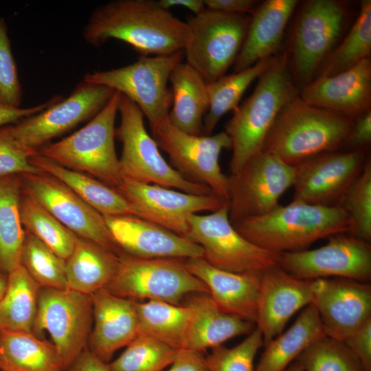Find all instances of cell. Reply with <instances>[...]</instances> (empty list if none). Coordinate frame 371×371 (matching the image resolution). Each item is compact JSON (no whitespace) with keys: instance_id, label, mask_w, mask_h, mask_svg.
<instances>
[{"instance_id":"d6a6232c","label":"cell","mask_w":371,"mask_h":371,"mask_svg":"<svg viewBox=\"0 0 371 371\" xmlns=\"http://www.w3.org/2000/svg\"><path fill=\"white\" fill-rule=\"evenodd\" d=\"M41 289L21 265L8 274L0 300V333H32Z\"/></svg>"},{"instance_id":"9f6ffc18","label":"cell","mask_w":371,"mask_h":371,"mask_svg":"<svg viewBox=\"0 0 371 371\" xmlns=\"http://www.w3.org/2000/svg\"><path fill=\"white\" fill-rule=\"evenodd\" d=\"M0 371H3V370H0Z\"/></svg>"},{"instance_id":"6da1fadb","label":"cell","mask_w":371,"mask_h":371,"mask_svg":"<svg viewBox=\"0 0 371 371\" xmlns=\"http://www.w3.org/2000/svg\"><path fill=\"white\" fill-rule=\"evenodd\" d=\"M82 36L95 47L117 39L141 56H164L183 50L191 31L158 1L113 0L93 10Z\"/></svg>"},{"instance_id":"f907efd6","label":"cell","mask_w":371,"mask_h":371,"mask_svg":"<svg viewBox=\"0 0 371 371\" xmlns=\"http://www.w3.org/2000/svg\"><path fill=\"white\" fill-rule=\"evenodd\" d=\"M206 8L227 13H252L259 4L256 0H203Z\"/></svg>"},{"instance_id":"f546056e","label":"cell","mask_w":371,"mask_h":371,"mask_svg":"<svg viewBox=\"0 0 371 371\" xmlns=\"http://www.w3.org/2000/svg\"><path fill=\"white\" fill-rule=\"evenodd\" d=\"M30 161L41 172L62 181L103 216H135L128 200L102 181L62 166L40 153L30 157Z\"/></svg>"},{"instance_id":"db71d44e","label":"cell","mask_w":371,"mask_h":371,"mask_svg":"<svg viewBox=\"0 0 371 371\" xmlns=\"http://www.w3.org/2000/svg\"><path fill=\"white\" fill-rule=\"evenodd\" d=\"M8 286V275L0 272V300L4 295Z\"/></svg>"},{"instance_id":"52a82bcc","label":"cell","mask_w":371,"mask_h":371,"mask_svg":"<svg viewBox=\"0 0 371 371\" xmlns=\"http://www.w3.org/2000/svg\"><path fill=\"white\" fill-rule=\"evenodd\" d=\"M117 271L104 288L121 297L146 299L179 305L195 293L210 294L206 285L180 258H141L119 254Z\"/></svg>"},{"instance_id":"d6986e66","label":"cell","mask_w":371,"mask_h":371,"mask_svg":"<svg viewBox=\"0 0 371 371\" xmlns=\"http://www.w3.org/2000/svg\"><path fill=\"white\" fill-rule=\"evenodd\" d=\"M117 190L131 203L135 216L183 237L188 234L190 215L214 212L227 202L214 194H189L128 179H123Z\"/></svg>"},{"instance_id":"74e56055","label":"cell","mask_w":371,"mask_h":371,"mask_svg":"<svg viewBox=\"0 0 371 371\" xmlns=\"http://www.w3.org/2000/svg\"><path fill=\"white\" fill-rule=\"evenodd\" d=\"M371 54V1L360 3L358 17L339 46L330 54L321 76H330L344 71Z\"/></svg>"},{"instance_id":"ab89813d","label":"cell","mask_w":371,"mask_h":371,"mask_svg":"<svg viewBox=\"0 0 371 371\" xmlns=\"http://www.w3.org/2000/svg\"><path fill=\"white\" fill-rule=\"evenodd\" d=\"M126 347L108 363L111 371H164L172 363L179 350L142 335H137Z\"/></svg>"},{"instance_id":"f1b7e54d","label":"cell","mask_w":371,"mask_h":371,"mask_svg":"<svg viewBox=\"0 0 371 371\" xmlns=\"http://www.w3.org/2000/svg\"><path fill=\"white\" fill-rule=\"evenodd\" d=\"M169 82L172 85V106L168 120L186 133L202 135L203 119L209 108L206 82L186 62L175 67Z\"/></svg>"},{"instance_id":"4dcf8cb0","label":"cell","mask_w":371,"mask_h":371,"mask_svg":"<svg viewBox=\"0 0 371 371\" xmlns=\"http://www.w3.org/2000/svg\"><path fill=\"white\" fill-rule=\"evenodd\" d=\"M324 336L318 313L310 304L286 331L265 346L254 371H284L306 348Z\"/></svg>"},{"instance_id":"5bb4252c","label":"cell","mask_w":371,"mask_h":371,"mask_svg":"<svg viewBox=\"0 0 371 371\" xmlns=\"http://www.w3.org/2000/svg\"><path fill=\"white\" fill-rule=\"evenodd\" d=\"M114 93L108 87L82 80L67 98L11 124L12 135L21 146L39 153L52 139L93 118Z\"/></svg>"},{"instance_id":"ac0fdd59","label":"cell","mask_w":371,"mask_h":371,"mask_svg":"<svg viewBox=\"0 0 371 371\" xmlns=\"http://www.w3.org/2000/svg\"><path fill=\"white\" fill-rule=\"evenodd\" d=\"M22 190L77 236L120 254L102 214L56 177L44 172L20 175Z\"/></svg>"},{"instance_id":"8992f818","label":"cell","mask_w":371,"mask_h":371,"mask_svg":"<svg viewBox=\"0 0 371 371\" xmlns=\"http://www.w3.org/2000/svg\"><path fill=\"white\" fill-rule=\"evenodd\" d=\"M118 112L121 120L115 136L122 144L119 161L123 179L174 188L196 195L214 194L207 186L188 181L168 164L146 130L142 112L122 94Z\"/></svg>"},{"instance_id":"9c48e42d","label":"cell","mask_w":371,"mask_h":371,"mask_svg":"<svg viewBox=\"0 0 371 371\" xmlns=\"http://www.w3.org/2000/svg\"><path fill=\"white\" fill-rule=\"evenodd\" d=\"M186 238L203 250V258L218 269L237 273H262L278 265L280 254L244 238L229 218L228 201L207 214H192Z\"/></svg>"},{"instance_id":"c3c4849f","label":"cell","mask_w":371,"mask_h":371,"mask_svg":"<svg viewBox=\"0 0 371 371\" xmlns=\"http://www.w3.org/2000/svg\"><path fill=\"white\" fill-rule=\"evenodd\" d=\"M166 371H210L205 357L202 352L179 349Z\"/></svg>"},{"instance_id":"d4e9b609","label":"cell","mask_w":371,"mask_h":371,"mask_svg":"<svg viewBox=\"0 0 371 371\" xmlns=\"http://www.w3.org/2000/svg\"><path fill=\"white\" fill-rule=\"evenodd\" d=\"M184 263L206 285L221 310L255 324L262 272L233 273L213 267L202 257L185 259Z\"/></svg>"},{"instance_id":"11a10c76","label":"cell","mask_w":371,"mask_h":371,"mask_svg":"<svg viewBox=\"0 0 371 371\" xmlns=\"http://www.w3.org/2000/svg\"><path fill=\"white\" fill-rule=\"evenodd\" d=\"M284 371H304L302 366L296 361L291 363Z\"/></svg>"},{"instance_id":"f35d334b","label":"cell","mask_w":371,"mask_h":371,"mask_svg":"<svg viewBox=\"0 0 371 371\" xmlns=\"http://www.w3.org/2000/svg\"><path fill=\"white\" fill-rule=\"evenodd\" d=\"M20 262L41 288L67 289L65 261L25 229Z\"/></svg>"},{"instance_id":"9a60e30c","label":"cell","mask_w":371,"mask_h":371,"mask_svg":"<svg viewBox=\"0 0 371 371\" xmlns=\"http://www.w3.org/2000/svg\"><path fill=\"white\" fill-rule=\"evenodd\" d=\"M346 12L335 0H309L300 10L291 41L293 78L308 84L317 68L338 40L343 30Z\"/></svg>"},{"instance_id":"277c9868","label":"cell","mask_w":371,"mask_h":371,"mask_svg":"<svg viewBox=\"0 0 371 371\" xmlns=\"http://www.w3.org/2000/svg\"><path fill=\"white\" fill-rule=\"evenodd\" d=\"M299 95L286 54L258 78L251 95L234 111L225 132L232 141L231 174L263 150L267 136L282 107Z\"/></svg>"},{"instance_id":"4316f807","label":"cell","mask_w":371,"mask_h":371,"mask_svg":"<svg viewBox=\"0 0 371 371\" xmlns=\"http://www.w3.org/2000/svg\"><path fill=\"white\" fill-rule=\"evenodd\" d=\"M297 3L296 0H267L257 5L251 13L244 43L234 63L235 72L275 56Z\"/></svg>"},{"instance_id":"1f68e13d","label":"cell","mask_w":371,"mask_h":371,"mask_svg":"<svg viewBox=\"0 0 371 371\" xmlns=\"http://www.w3.org/2000/svg\"><path fill=\"white\" fill-rule=\"evenodd\" d=\"M0 370L65 371L53 344L32 333H0Z\"/></svg>"},{"instance_id":"e0dca14e","label":"cell","mask_w":371,"mask_h":371,"mask_svg":"<svg viewBox=\"0 0 371 371\" xmlns=\"http://www.w3.org/2000/svg\"><path fill=\"white\" fill-rule=\"evenodd\" d=\"M367 156L362 150L330 151L309 157L295 167L293 201L325 207L340 206L362 172Z\"/></svg>"},{"instance_id":"f5cc1de1","label":"cell","mask_w":371,"mask_h":371,"mask_svg":"<svg viewBox=\"0 0 371 371\" xmlns=\"http://www.w3.org/2000/svg\"><path fill=\"white\" fill-rule=\"evenodd\" d=\"M159 5L169 10L174 6H182L192 11L196 15L205 10L203 0H159Z\"/></svg>"},{"instance_id":"681fc988","label":"cell","mask_w":371,"mask_h":371,"mask_svg":"<svg viewBox=\"0 0 371 371\" xmlns=\"http://www.w3.org/2000/svg\"><path fill=\"white\" fill-rule=\"evenodd\" d=\"M62 98L60 95L51 98L47 102L27 108H10L0 106V127L36 114Z\"/></svg>"},{"instance_id":"7c38bea8","label":"cell","mask_w":371,"mask_h":371,"mask_svg":"<svg viewBox=\"0 0 371 371\" xmlns=\"http://www.w3.org/2000/svg\"><path fill=\"white\" fill-rule=\"evenodd\" d=\"M93 324L91 295L70 289L41 288L32 333L49 335L65 371L87 348Z\"/></svg>"},{"instance_id":"ee69618b","label":"cell","mask_w":371,"mask_h":371,"mask_svg":"<svg viewBox=\"0 0 371 371\" xmlns=\"http://www.w3.org/2000/svg\"><path fill=\"white\" fill-rule=\"evenodd\" d=\"M22 88L5 20L0 16V106L21 108Z\"/></svg>"},{"instance_id":"816d5d0a","label":"cell","mask_w":371,"mask_h":371,"mask_svg":"<svg viewBox=\"0 0 371 371\" xmlns=\"http://www.w3.org/2000/svg\"><path fill=\"white\" fill-rule=\"evenodd\" d=\"M65 371H111L107 363L86 348Z\"/></svg>"},{"instance_id":"ffe728a7","label":"cell","mask_w":371,"mask_h":371,"mask_svg":"<svg viewBox=\"0 0 371 371\" xmlns=\"http://www.w3.org/2000/svg\"><path fill=\"white\" fill-rule=\"evenodd\" d=\"M313 301L324 335L344 341L371 319V286L342 278L313 280Z\"/></svg>"},{"instance_id":"3957f363","label":"cell","mask_w":371,"mask_h":371,"mask_svg":"<svg viewBox=\"0 0 371 371\" xmlns=\"http://www.w3.org/2000/svg\"><path fill=\"white\" fill-rule=\"evenodd\" d=\"M353 122L350 117L311 105L297 95L280 111L263 150L294 166L313 156L337 150Z\"/></svg>"},{"instance_id":"b9f144b4","label":"cell","mask_w":371,"mask_h":371,"mask_svg":"<svg viewBox=\"0 0 371 371\" xmlns=\"http://www.w3.org/2000/svg\"><path fill=\"white\" fill-rule=\"evenodd\" d=\"M340 207L352 221L348 233L371 241V159L367 157L363 170L344 196Z\"/></svg>"},{"instance_id":"60d3db41","label":"cell","mask_w":371,"mask_h":371,"mask_svg":"<svg viewBox=\"0 0 371 371\" xmlns=\"http://www.w3.org/2000/svg\"><path fill=\"white\" fill-rule=\"evenodd\" d=\"M304 371H364L357 356L341 341L324 336L295 360Z\"/></svg>"},{"instance_id":"83f0119b","label":"cell","mask_w":371,"mask_h":371,"mask_svg":"<svg viewBox=\"0 0 371 371\" xmlns=\"http://www.w3.org/2000/svg\"><path fill=\"white\" fill-rule=\"evenodd\" d=\"M119 262V254L78 236L71 255L65 262L67 289L91 295L110 283Z\"/></svg>"},{"instance_id":"7bdbcfd3","label":"cell","mask_w":371,"mask_h":371,"mask_svg":"<svg viewBox=\"0 0 371 371\" xmlns=\"http://www.w3.org/2000/svg\"><path fill=\"white\" fill-rule=\"evenodd\" d=\"M263 346L262 334L256 328L242 342L232 348L222 344L212 348L205 357L209 370L254 371L255 357Z\"/></svg>"},{"instance_id":"8fae6325","label":"cell","mask_w":371,"mask_h":371,"mask_svg":"<svg viewBox=\"0 0 371 371\" xmlns=\"http://www.w3.org/2000/svg\"><path fill=\"white\" fill-rule=\"evenodd\" d=\"M250 16L205 8L189 18L191 38L183 49L186 63L207 84L225 74L244 43Z\"/></svg>"},{"instance_id":"836d02e7","label":"cell","mask_w":371,"mask_h":371,"mask_svg":"<svg viewBox=\"0 0 371 371\" xmlns=\"http://www.w3.org/2000/svg\"><path fill=\"white\" fill-rule=\"evenodd\" d=\"M21 194L20 175L0 178V272L6 275L21 265L25 239L19 213Z\"/></svg>"},{"instance_id":"4fadbf2b","label":"cell","mask_w":371,"mask_h":371,"mask_svg":"<svg viewBox=\"0 0 371 371\" xmlns=\"http://www.w3.org/2000/svg\"><path fill=\"white\" fill-rule=\"evenodd\" d=\"M229 178V218L232 225L264 215L293 186L295 167L262 150Z\"/></svg>"},{"instance_id":"44dd1931","label":"cell","mask_w":371,"mask_h":371,"mask_svg":"<svg viewBox=\"0 0 371 371\" xmlns=\"http://www.w3.org/2000/svg\"><path fill=\"white\" fill-rule=\"evenodd\" d=\"M119 251L141 258L187 259L203 256L201 246L135 216H103Z\"/></svg>"},{"instance_id":"e575fe53","label":"cell","mask_w":371,"mask_h":371,"mask_svg":"<svg viewBox=\"0 0 371 371\" xmlns=\"http://www.w3.org/2000/svg\"><path fill=\"white\" fill-rule=\"evenodd\" d=\"M277 58L273 56L262 59L246 69L225 74L207 84L209 108L203 119L202 135H210L225 114L237 109L247 89L275 63Z\"/></svg>"},{"instance_id":"bcb514c9","label":"cell","mask_w":371,"mask_h":371,"mask_svg":"<svg viewBox=\"0 0 371 371\" xmlns=\"http://www.w3.org/2000/svg\"><path fill=\"white\" fill-rule=\"evenodd\" d=\"M360 360L364 371H371V319L344 341Z\"/></svg>"},{"instance_id":"30bf717a","label":"cell","mask_w":371,"mask_h":371,"mask_svg":"<svg viewBox=\"0 0 371 371\" xmlns=\"http://www.w3.org/2000/svg\"><path fill=\"white\" fill-rule=\"evenodd\" d=\"M158 147L168 154L173 168L186 179L207 186L225 200L229 197V178L219 165L223 149H232L225 131L210 135L186 133L175 127L168 117L150 126Z\"/></svg>"},{"instance_id":"7402d4cb","label":"cell","mask_w":371,"mask_h":371,"mask_svg":"<svg viewBox=\"0 0 371 371\" xmlns=\"http://www.w3.org/2000/svg\"><path fill=\"white\" fill-rule=\"evenodd\" d=\"M313 297V280L296 278L278 265L262 273L255 324L264 346L282 333L295 313L312 303Z\"/></svg>"},{"instance_id":"7dc6e473","label":"cell","mask_w":371,"mask_h":371,"mask_svg":"<svg viewBox=\"0 0 371 371\" xmlns=\"http://www.w3.org/2000/svg\"><path fill=\"white\" fill-rule=\"evenodd\" d=\"M371 142V110L354 120L350 133L344 144L347 145L350 150H362L365 152Z\"/></svg>"},{"instance_id":"2e32d148","label":"cell","mask_w":371,"mask_h":371,"mask_svg":"<svg viewBox=\"0 0 371 371\" xmlns=\"http://www.w3.org/2000/svg\"><path fill=\"white\" fill-rule=\"evenodd\" d=\"M278 265L302 280L334 277L366 282L371 278L370 243L338 234L319 248L280 254Z\"/></svg>"},{"instance_id":"d590c367","label":"cell","mask_w":371,"mask_h":371,"mask_svg":"<svg viewBox=\"0 0 371 371\" xmlns=\"http://www.w3.org/2000/svg\"><path fill=\"white\" fill-rule=\"evenodd\" d=\"M138 335L182 349L189 321V310L183 304L161 301L135 302Z\"/></svg>"},{"instance_id":"7a4b0ae2","label":"cell","mask_w":371,"mask_h":371,"mask_svg":"<svg viewBox=\"0 0 371 371\" xmlns=\"http://www.w3.org/2000/svg\"><path fill=\"white\" fill-rule=\"evenodd\" d=\"M233 225L256 246L282 254L303 251L322 238L348 233L352 221L340 206L325 207L293 201Z\"/></svg>"},{"instance_id":"f6af8a7d","label":"cell","mask_w":371,"mask_h":371,"mask_svg":"<svg viewBox=\"0 0 371 371\" xmlns=\"http://www.w3.org/2000/svg\"><path fill=\"white\" fill-rule=\"evenodd\" d=\"M21 146L14 139L11 124L0 127V178L26 173H40L30 157L38 154Z\"/></svg>"},{"instance_id":"ba28073f","label":"cell","mask_w":371,"mask_h":371,"mask_svg":"<svg viewBox=\"0 0 371 371\" xmlns=\"http://www.w3.org/2000/svg\"><path fill=\"white\" fill-rule=\"evenodd\" d=\"M183 57V50L141 56L122 67L87 73L82 80L120 92L136 104L152 126L168 116L172 103V93L167 86L169 77Z\"/></svg>"},{"instance_id":"8d00e7d4","label":"cell","mask_w":371,"mask_h":371,"mask_svg":"<svg viewBox=\"0 0 371 371\" xmlns=\"http://www.w3.org/2000/svg\"><path fill=\"white\" fill-rule=\"evenodd\" d=\"M19 213L24 229L65 262L74 249L78 236L22 189Z\"/></svg>"},{"instance_id":"603a6c76","label":"cell","mask_w":371,"mask_h":371,"mask_svg":"<svg viewBox=\"0 0 371 371\" xmlns=\"http://www.w3.org/2000/svg\"><path fill=\"white\" fill-rule=\"evenodd\" d=\"M299 95L311 105L356 119L371 110L370 58L337 74L320 76Z\"/></svg>"},{"instance_id":"484cf974","label":"cell","mask_w":371,"mask_h":371,"mask_svg":"<svg viewBox=\"0 0 371 371\" xmlns=\"http://www.w3.org/2000/svg\"><path fill=\"white\" fill-rule=\"evenodd\" d=\"M191 295L183 304L190 315L182 349L202 352L256 328L255 324L221 310L210 294Z\"/></svg>"},{"instance_id":"cb8c5ba5","label":"cell","mask_w":371,"mask_h":371,"mask_svg":"<svg viewBox=\"0 0 371 371\" xmlns=\"http://www.w3.org/2000/svg\"><path fill=\"white\" fill-rule=\"evenodd\" d=\"M93 324L87 348L109 363L113 354L138 335L135 302L116 296L106 289L91 295Z\"/></svg>"},{"instance_id":"5b68a950","label":"cell","mask_w":371,"mask_h":371,"mask_svg":"<svg viewBox=\"0 0 371 371\" xmlns=\"http://www.w3.org/2000/svg\"><path fill=\"white\" fill-rule=\"evenodd\" d=\"M121 93L115 91L106 106L80 130L39 150L69 169L86 173L117 189L123 181L115 148V121Z\"/></svg>"}]
</instances>
